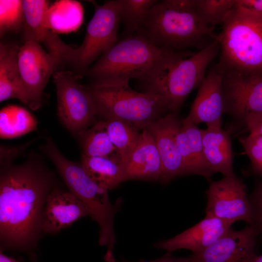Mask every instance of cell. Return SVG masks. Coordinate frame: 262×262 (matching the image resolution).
<instances>
[{"label":"cell","instance_id":"cell-12","mask_svg":"<svg viewBox=\"0 0 262 262\" xmlns=\"http://www.w3.org/2000/svg\"><path fill=\"white\" fill-rule=\"evenodd\" d=\"M221 76L225 113L244 124L250 115L262 112V75Z\"/></svg>","mask_w":262,"mask_h":262},{"label":"cell","instance_id":"cell-35","mask_svg":"<svg viewBox=\"0 0 262 262\" xmlns=\"http://www.w3.org/2000/svg\"><path fill=\"white\" fill-rule=\"evenodd\" d=\"M236 3L246 9L262 13V0H236Z\"/></svg>","mask_w":262,"mask_h":262},{"label":"cell","instance_id":"cell-30","mask_svg":"<svg viewBox=\"0 0 262 262\" xmlns=\"http://www.w3.org/2000/svg\"><path fill=\"white\" fill-rule=\"evenodd\" d=\"M22 0H0V33H17L22 30L24 24Z\"/></svg>","mask_w":262,"mask_h":262},{"label":"cell","instance_id":"cell-7","mask_svg":"<svg viewBox=\"0 0 262 262\" xmlns=\"http://www.w3.org/2000/svg\"><path fill=\"white\" fill-rule=\"evenodd\" d=\"M170 52L135 33L109 48L85 73L92 80V83L129 82L131 79L141 77Z\"/></svg>","mask_w":262,"mask_h":262},{"label":"cell","instance_id":"cell-8","mask_svg":"<svg viewBox=\"0 0 262 262\" xmlns=\"http://www.w3.org/2000/svg\"><path fill=\"white\" fill-rule=\"evenodd\" d=\"M92 2L94 13L82 44L76 48L67 45L62 57V64H67L79 73H86L95 59L118 41L119 0H108L102 5Z\"/></svg>","mask_w":262,"mask_h":262},{"label":"cell","instance_id":"cell-24","mask_svg":"<svg viewBox=\"0 0 262 262\" xmlns=\"http://www.w3.org/2000/svg\"><path fill=\"white\" fill-rule=\"evenodd\" d=\"M82 166L87 175L96 183L108 191L124 181L121 164L104 157L82 155Z\"/></svg>","mask_w":262,"mask_h":262},{"label":"cell","instance_id":"cell-26","mask_svg":"<svg viewBox=\"0 0 262 262\" xmlns=\"http://www.w3.org/2000/svg\"><path fill=\"white\" fill-rule=\"evenodd\" d=\"M46 0H23L24 24L22 28L25 42L44 43L49 29L44 23V17L49 7Z\"/></svg>","mask_w":262,"mask_h":262},{"label":"cell","instance_id":"cell-22","mask_svg":"<svg viewBox=\"0 0 262 262\" xmlns=\"http://www.w3.org/2000/svg\"><path fill=\"white\" fill-rule=\"evenodd\" d=\"M83 20V9L75 0L57 1L49 6L45 17L47 28L55 33H67L77 30Z\"/></svg>","mask_w":262,"mask_h":262},{"label":"cell","instance_id":"cell-2","mask_svg":"<svg viewBox=\"0 0 262 262\" xmlns=\"http://www.w3.org/2000/svg\"><path fill=\"white\" fill-rule=\"evenodd\" d=\"M136 33L157 48L174 52L187 51L191 48L202 50L217 35L198 17L194 0H158Z\"/></svg>","mask_w":262,"mask_h":262},{"label":"cell","instance_id":"cell-17","mask_svg":"<svg viewBox=\"0 0 262 262\" xmlns=\"http://www.w3.org/2000/svg\"><path fill=\"white\" fill-rule=\"evenodd\" d=\"M231 224L218 218L205 217L192 227L168 239L157 242L154 247L171 252L185 249L197 253L206 249L231 228Z\"/></svg>","mask_w":262,"mask_h":262},{"label":"cell","instance_id":"cell-34","mask_svg":"<svg viewBox=\"0 0 262 262\" xmlns=\"http://www.w3.org/2000/svg\"><path fill=\"white\" fill-rule=\"evenodd\" d=\"M171 252H167L164 255L156 260L145 261H140L137 262H195V260L192 254L186 257L176 258L172 255ZM114 262H119L115 260Z\"/></svg>","mask_w":262,"mask_h":262},{"label":"cell","instance_id":"cell-11","mask_svg":"<svg viewBox=\"0 0 262 262\" xmlns=\"http://www.w3.org/2000/svg\"><path fill=\"white\" fill-rule=\"evenodd\" d=\"M21 79L28 99V105L36 110L42 104V94L49 78L62 64L38 43L25 42L18 54Z\"/></svg>","mask_w":262,"mask_h":262},{"label":"cell","instance_id":"cell-28","mask_svg":"<svg viewBox=\"0 0 262 262\" xmlns=\"http://www.w3.org/2000/svg\"><path fill=\"white\" fill-rule=\"evenodd\" d=\"M157 0H119L120 21L124 25V38L136 33Z\"/></svg>","mask_w":262,"mask_h":262},{"label":"cell","instance_id":"cell-6","mask_svg":"<svg viewBox=\"0 0 262 262\" xmlns=\"http://www.w3.org/2000/svg\"><path fill=\"white\" fill-rule=\"evenodd\" d=\"M86 88L99 120L119 119L142 130L168 112L162 98L133 90L129 82L91 83Z\"/></svg>","mask_w":262,"mask_h":262},{"label":"cell","instance_id":"cell-18","mask_svg":"<svg viewBox=\"0 0 262 262\" xmlns=\"http://www.w3.org/2000/svg\"><path fill=\"white\" fill-rule=\"evenodd\" d=\"M122 165L124 181L159 180L162 163L154 141L147 130H142L136 146Z\"/></svg>","mask_w":262,"mask_h":262},{"label":"cell","instance_id":"cell-37","mask_svg":"<svg viewBox=\"0 0 262 262\" xmlns=\"http://www.w3.org/2000/svg\"><path fill=\"white\" fill-rule=\"evenodd\" d=\"M246 262H262V254L260 256H257L255 254Z\"/></svg>","mask_w":262,"mask_h":262},{"label":"cell","instance_id":"cell-31","mask_svg":"<svg viewBox=\"0 0 262 262\" xmlns=\"http://www.w3.org/2000/svg\"><path fill=\"white\" fill-rule=\"evenodd\" d=\"M239 140L249 157L254 171L262 177V135L250 133Z\"/></svg>","mask_w":262,"mask_h":262},{"label":"cell","instance_id":"cell-14","mask_svg":"<svg viewBox=\"0 0 262 262\" xmlns=\"http://www.w3.org/2000/svg\"><path fill=\"white\" fill-rule=\"evenodd\" d=\"M258 234L253 225L240 230L230 228L206 249L192 255L195 262H246L256 254Z\"/></svg>","mask_w":262,"mask_h":262},{"label":"cell","instance_id":"cell-23","mask_svg":"<svg viewBox=\"0 0 262 262\" xmlns=\"http://www.w3.org/2000/svg\"><path fill=\"white\" fill-rule=\"evenodd\" d=\"M77 138L82 148V155L106 158L121 164L120 154L111 141L103 120H98Z\"/></svg>","mask_w":262,"mask_h":262},{"label":"cell","instance_id":"cell-36","mask_svg":"<svg viewBox=\"0 0 262 262\" xmlns=\"http://www.w3.org/2000/svg\"><path fill=\"white\" fill-rule=\"evenodd\" d=\"M0 262H18L14 258L9 257L4 254L3 252H0Z\"/></svg>","mask_w":262,"mask_h":262},{"label":"cell","instance_id":"cell-19","mask_svg":"<svg viewBox=\"0 0 262 262\" xmlns=\"http://www.w3.org/2000/svg\"><path fill=\"white\" fill-rule=\"evenodd\" d=\"M202 143L205 160L210 170L214 174L221 173L224 177L234 176V153L228 131L221 126H207L203 130Z\"/></svg>","mask_w":262,"mask_h":262},{"label":"cell","instance_id":"cell-5","mask_svg":"<svg viewBox=\"0 0 262 262\" xmlns=\"http://www.w3.org/2000/svg\"><path fill=\"white\" fill-rule=\"evenodd\" d=\"M40 149L53 164L68 190L82 202L90 217L98 224V243L106 248L104 261L114 262L113 249L116 238L114 222L118 208L111 203L108 190L94 181L85 173L80 162L66 158L52 138L48 137Z\"/></svg>","mask_w":262,"mask_h":262},{"label":"cell","instance_id":"cell-9","mask_svg":"<svg viewBox=\"0 0 262 262\" xmlns=\"http://www.w3.org/2000/svg\"><path fill=\"white\" fill-rule=\"evenodd\" d=\"M53 82L58 116L64 127L78 138L98 121L90 94L86 86L80 84L70 71L56 72Z\"/></svg>","mask_w":262,"mask_h":262},{"label":"cell","instance_id":"cell-16","mask_svg":"<svg viewBox=\"0 0 262 262\" xmlns=\"http://www.w3.org/2000/svg\"><path fill=\"white\" fill-rule=\"evenodd\" d=\"M85 217L90 215L82 202L69 190L56 186L46 200L42 220L43 234L56 233Z\"/></svg>","mask_w":262,"mask_h":262},{"label":"cell","instance_id":"cell-13","mask_svg":"<svg viewBox=\"0 0 262 262\" xmlns=\"http://www.w3.org/2000/svg\"><path fill=\"white\" fill-rule=\"evenodd\" d=\"M181 125L177 113H168L145 126L157 148L162 166L159 180L166 183L175 178L184 176L185 169L177 145L176 136Z\"/></svg>","mask_w":262,"mask_h":262},{"label":"cell","instance_id":"cell-15","mask_svg":"<svg viewBox=\"0 0 262 262\" xmlns=\"http://www.w3.org/2000/svg\"><path fill=\"white\" fill-rule=\"evenodd\" d=\"M224 113L222 77L214 67L199 86L189 113L183 120L196 126L204 123L207 126H221Z\"/></svg>","mask_w":262,"mask_h":262},{"label":"cell","instance_id":"cell-20","mask_svg":"<svg viewBox=\"0 0 262 262\" xmlns=\"http://www.w3.org/2000/svg\"><path fill=\"white\" fill-rule=\"evenodd\" d=\"M203 130L182 120L176 140L183 161L185 175H198L209 178L214 173L205 160L202 143Z\"/></svg>","mask_w":262,"mask_h":262},{"label":"cell","instance_id":"cell-32","mask_svg":"<svg viewBox=\"0 0 262 262\" xmlns=\"http://www.w3.org/2000/svg\"><path fill=\"white\" fill-rule=\"evenodd\" d=\"M253 214V225L262 234V182L258 185L249 198Z\"/></svg>","mask_w":262,"mask_h":262},{"label":"cell","instance_id":"cell-33","mask_svg":"<svg viewBox=\"0 0 262 262\" xmlns=\"http://www.w3.org/2000/svg\"><path fill=\"white\" fill-rule=\"evenodd\" d=\"M244 124L250 133L262 135V112L250 115Z\"/></svg>","mask_w":262,"mask_h":262},{"label":"cell","instance_id":"cell-4","mask_svg":"<svg viewBox=\"0 0 262 262\" xmlns=\"http://www.w3.org/2000/svg\"><path fill=\"white\" fill-rule=\"evenodd\" d=\"M221 75H262V13L235 4L217 35Z\"/></svg>","mask_w":262,"mask_h":262},{"label":"cell","instance_id":"cell-25","mask_svg":"<svg viewBox=\"0 0 262 262\" xmlns=\"http://www.w3.org/2000/svg\"><path fill=\"white\" fill-rule=\"evenodd\" d=\"M37 121L27 109L10 105L0 112V135L2 139H11L37 130Z\"/></svg>","mask_w":262,"mask_h":262},{"label":"cell","instance_id":"cell-29","mask_svg":"<svg viewBox=\"0 0 262 262\" xmlns=\"http://www.w3.org/2000/svg\"><path fill=\"white\" fill-rule=\"evenodd\" d=\"M236 0H194L195 9L201 21L213 30L223 24L235 4Z\"/></svg>","mask_w":262,"mask_h":262},{"label":"cell","instance_id":"cell-21","mask_svg":"<svg viewBox=\"0 0 262 262\" xmlns=\"http://www.w3.org/2000/svg\"><path fill=\"white\" fill-rule=\"evenodd\" d=\"M20 48L1 42L0 45V101L16 98L28 105L18 65Z\"/></svg>","mask_w":262,"mask_h":262},{"label":"cell","instance_id":"cell-1","mask_svg":"<svg viewBox=\"0 0 262 262\" xmlns=\"http://www.w3.org/2000/svg\"><path fill=\"white\" fill-rule=\"evenodd\" d=\"M16 157L0 155V252H24L36 262L45 205L58 180L41 155L32 152L18 164Z\"/></svg>","mask_w":262,"mask_h":262},{"label":"cell","instance_id":"cell-10","mask_svg":"<svg viewBox=\"0 0 262 262\" xmlns=\"http://www.w3.org/2000/svg\"><path fill=\"white\" fill-rule=\"evenodd\" d=\"M206 215L232 224L244 221L253 225V214L246 185L235 175L211 181L206 191Z\"/></svg>","mask_w":262,"mask_h":262},{"label":"cell","instance_id":"cell-3","mask_svg":"<svg viewBox=\"0 0 262 262\" xmlns=\"http://www.w3.org/2000/svg\"><path fill=\"white\" fill-rule=\"evenodd\" d=\"M219 49L216 39L196 53L171 52L137 79L139 85L144 92L162 98L169 113H177L189 94L203 81Z\"/></svg>","mask_w":262,"mask_h":262},{"label":"cell","instance_id":"cell-27","mask_svg":"<svg viewBox=\"0 0 262 262\" xmlns=\"http://www.w3.org/2000/svg\"><path fill=\"white\" fill-rule=\"evenodd\" d=\"M103 121L111 141L120 154L122 164L136 146L142 130L119 119Z\"/></svg>","mask_w":262,"mask_h":262}]
</instances>
